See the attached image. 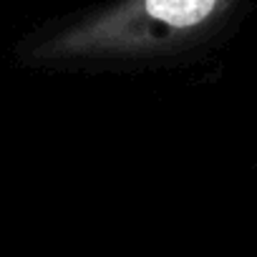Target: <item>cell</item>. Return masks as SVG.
<instances>
[{
    "label": "cell",
    "instance_id": "1",
    "mask_svg": "<svg viewBox=\"0 0 257 257\" xmlns=\"http://www.w3.org/2000/svg\"><path fill=\"white\" fill-rule=\"evenodd\" d=\"M234 11L232 0H132L46 38L33 58L71 63L179 53L219 31Z\"/></svg>",
    "mask_w": 257,
    "mask_h": 257
}]
</instances>
